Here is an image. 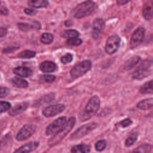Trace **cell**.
<instances>
[{"mask_svg":"<svg viewBox=\"0 0 153 153\" xmlns=\"http://www.w3.org/2000/svg\"><path fill=\"white\" fill-rule=\"evenodd\" d=\"M145 29L143 27H139L135 30L131 37L130 42L131 48H135L142 43L145 37Z\"/></svg>","mask_w":153,"mask_h":153,"instance_id":"obj_8","label":"cell"},{"mask_svg":"<svg viewBox=\"0 0 153 153\" xmlns=\"http://www.w3.org/2000/svg\"><path fill=\"white\" fill-rule=\"evenodd\" d=\"M152 151V146L148 143L142 144L134 149L130 153H150Z\"/></svg>","mask_w":153,"mask_h":153,"instance_id":"obj_24","label":"cell"},{"mask_svg":"<svg viewBox=\"0 0 153 153\" xmlns=\"http://www.w3.org/2000/svg\"><path fill=\"white\" fill-rule=\"evenodd\" d=\"M62 35L64 38L71 39L74 38H77L79 35V33L76 30L69 29L63 32Z\"/></svg>","mask_w":153,"mask_h":153,"instance_id":"obj_27","label":"cell"},{"mask_svg":"<svg viewBox=\"0 0 153 153\" xmlns=\"http://www.w3.org/2000/svg\"><path fill=\"white\" fill-rule=\"evenodd\" d=\"M65 108L66 107L63 104L60 103L50 105L43 110L42 114L45 117H52L62 112Z\"/></svg>","mask_w":153,"mask_h":153,"instance_id":"obj_11","label":"cell"},{"mask_svg":"<svg viewBox=\"0 0 153 153\" xmlns=\"http://www.w3.org/2000/svg\"><path fill=\"white\" fill-rule=\"evenodd\" d=\"M96 4L91 1H84L77 5L72 11V14L74 17L81 19L91 14L94 10Z\"/></svg>","mask_w":153,"mask_h":153,"instance_id":"obj_3","label":"cell"},{"mask_svg":"<svg viewBox=\"0 0 153 153\" xmlns=\"http://www.w3.org/2000/svg\"><path fill=\"white\" fill-rule=\"evenodd\" d=\"M152 84V80H150L149 81L145 82L143 85H142L140 87L139 89L140 93L142 94H152L153 92Z\"/></svg>","mask_w":153,"mask_h":153,"instance_id":"obj_26","label":"cell"},{"mask_svg":"<svg viewBox=\"0 0 153 153\" xmlns=\"http://www.w3.org/2000/svg\"><path fill=\"white\" fill-rule=\"evenodd\" d=\"M121 39L117 35H113L109 36L107 41L105 47L106 53L108 54H113L116 53L120 45Z\"/></svg>","mask_w":153,"mask_h":153,"instance_id":"obj_7","label":"cell"},{"mask_svg":"<svg viewBox=\"0 0 153 153\" xmlns=\"http://www.w3.org/2000/svg\"><path fill=\"white\" fill-rule=\"evenodd\" d=\"M35 55H36V53L34 51L26 50L20 53L17 55V57L20 59H31L35 57Z\"/></svg>","mask_w":153,"mask_h":153,"instance_id":"obj_28","label":"cell"},{"mask_svg":"<svg viewBox=\"0 0 153 153\" xmlns=\"http://www.w3.org/2000/svg\"><path fill=\"white\" fill-rule=\"evenodd\" d=\"M0 13L1 14H3V15H7L8 13V9L4 8V7H2L0 9Z\"/></svg>","mask_w":153,"mask_h":153,"instance_id":"obj_42","label":"cell"},{"mask_svg":"<svg viewBox=\"0 0 153 153\" xmlns=\"http://www.w3.org/2000/svg\"><path fill=\"white\" fill-rule=\"evenodd\" d=\"M24 12L27 15H29V16H33L36 14V11L34 10H32L30 8H25L24 10Z\"/></svg>","mask_w":153,"mask_h":153,"instance_id":"obj_39","label":"cell"},{"mask_svg":"<svg viewBox=\"0 0 153 153\" xmlns=\"http://www.w3.org/2000/svg\"><path fill=\"white\" fill-rule=\"evenodd\" d=\"M73 60V56L71 53H67L61 57V62L63 64L69 63Z\"/></svg>","mask_w":153,"mask_h":153,"instance_id":"obj_34","label":"cell"},{"mask_svg":"<svg viewBox=\"0 0 153 153\" xmlns=\"http://www.w3.org/2000/svg\"><path fill=\"white\" fill-rule=\"evenodd\" d=\"M10 93V90L7 87H0V98L5 97Z\"/></svg>","mask_w":153,"mask_h":153,"instance_id":"obj_38","label":"cell"},{"mask_svg":"<svg viewBox=\"0 0 153 153\" xmlns=\"http://www.w3.org/2000/svg\"><path fill=\"white\" fill-rule=\"evenodd\" d=\"M90 151V146L85 144L76 145L71 148V153H89Z\"/></svg>","mask_w":153,"mask_h":153,"instance_id":"obj_20","label":"cell"},{"mask_svg":"<svg viewBox=\"0 0 153 153\" xmlns=\"http://www.w3.org/2000/svg\"><path fill=\"white\" fill-rule=\"evenodd\" d=\"M29 103L27 102H23L16 105L9 111V114L11 116H16L23 112L28 107Z\"/></svg>","mask_w":153,"mask_h":153,"instance_id":"obj_15","label":"cell"},{"mask_svg":"<svg viewBox=\"0 0 153 153\" xmlns=\"http://www.w3.org/2000/svg\"><path fill=\"white\" fill-rule=\"evenodd\" d=\"M97 123H90L84 125H82L78 127L71 136V139L72 140L79 139L83 137L85 135L90 133L93 130L97 127Z\"/></svg>","mask_w":153,"mask_h":153,"instance_id":"obj_5","label":"cell"},{"mask_svg":"<svg viewBox=\"0 0 153 153\" xmlns=\"http://www.w3.org/2000/svg\"><path fill=\"white\" fill-rule=\"evenodd\" d=\"M152 98L146 99L139 102L137 104V108L141 110H148L152 108L153 105Z\"/></svg>","mask_w":153,"mask_h":153,"instance_id":"obj_19","label":"cell"},{"mask_svg":"<svg viewBox=\"0 0 153 153\" xmlns=\"http://www.w3.org/2000/svg\"><path fill=\"white\" fill-rule=\"evenodd\" d=\"M54 97H55V94L54 93H51L50 94L45 95L42 97H41L39 100H38V101H36L35 103L33 105V106L38 107V106H42L45 103H49L54 99Z\"/></svg>","mask_w":153,"mask_h":153,"instance_id":"obj_18","label":"cell"},{"mask_svg":"<svg viewBox=\"0 0 153 153\" xmlns=\"http://www.w3.org/2000/svg\"><path fill=\"white\" fill-rule=\"evenodd\" d=\"M7 33V29L5 27H0V37L5 36Z\"/></svg>","mask_w":153,"mask_h":153,"instance_id":"obj_40","label":"cell"},{"mask_svg":"<svg viewBox=\"0 0 153 153\" xmlns=\"http://www.w3.org/2000/svg\"><path fill=\"white\" fill-rule=\"evenodd\" d=\"M105 28V23L102 19H96L93 22L92 26V32L91 35L94 39H99L104 30Z\"/></svg>","mask_w":153,"mask_h":153,"instance_id":"obj_10","label":"cell"},{"mask_svg":"<svg viewBox=\"0 0 153 153\" xmlns=\"http://www.w3.org/2000/svg\"><path fill=\"white\" fill-rule=\"evenodd\" d=\"M13 72L17 76L23 78L29 77L33 74V71L31 69L24 66H19L13 69Z\"/></svg>","mask_w":153,"mask_h":153,"instance_id":"obj_16","label":"cell"},{"mask_svg":"<svg viewBox=\"0 0 153 153\" xmlns=\"http://www.w3.org/2000/svg\"><path fill=\"white\" fill-rule=\"evenodd\" d=\"M138 137V134L137 133H133L131 134L126 140L125 141V146L126 147L131 146L133 145L136 141Z\"/></svg>","mask_w":153,"mask_h":153,"instance_id":"obj_30","label":"cell"},{"mask_svg":"<svg viewBox=\"0 0 153 153\" xmlns=\"http://www.w3.org/2000/svg\"><path fill=\"white\" fill-rule=\"evenodd\" d=\"M90 60H86L75 65L71 70L70 74L73 78H78L84 75L91 68Z\"/></svg>","mask_w":153,"mask_h":153,"instance_id":"obj_4","label":"cell"},{"mask_svg":"<svg viewBox=\"0 0 153 153\" xmlns=\"http://www.w3.org/2000/svg\"><path fill=\"white\" fill-rule=\"evenodd\" d=\"M35 126L32 124H26L18 132L16 138L18 141L25 140L35 133Z\"/></svg>","mask_w":153,"mask_h":153,"instance_id":"obj_9","label":"cell"},{"mask_svg":"<svg viewBox=\"0 0 153 153\" xmlns=\"http://www.w3.org/2000/svg\"><path fill=\"white\" fill-rule=\"evenodd\" d=\"M39 69L43 72H52L56 69V65L53 62L45 61L39 65Z\"/></svg>","mask_w":153,"mask_h":153,"instance_id":"obj_17","label":"cell"},{"mask_svg":"<svg viewBox=\"0 0 153 153\" xmlns=\"http://www.w3.org/2000/svg\"><path fill=\"white\" fill-rule=\"evenodd\" d=\"M76 119L74 117H71L68 120L63 126V127L56 134L51 137L48 141V145L50 146H54L58 144L61 140H62L64 137L71 131V130L74 127Z\"/></svg>","mask_w":153,"mask_h":153,"instance_id":"obj_2","label":"cell"},{"mask_svg":"<svg viewBox=\"0 0 153 153\" xmlns=\"http://www.w3.org/2000/svg\"><path fill=\"white\" fill-rule=\"evenodd\" d=\"M11 81L12 84L14 87L17 88H26L29 85V83L27 82V81L17 76H15L13 78Z\"/></svg>","mask_w":153,"mask_h":153,"instance_id":"obj_22","label":"cell"},{"mask_svg":"<svg viewBox=\"0 0 153 153\" xmlns=\"http://www.w3.org/2000/svg\"><path fill=\"white\" fill-rule=\"evenodd\" d=\"M128 2H129L128 1H125V0H118V1H117V3L118 5H120L126 4H127Z\"/></svg>","mask_w":153,"mask_h":153,"instance_id":"obj_43","label":"cell"},{"mask_svg":"<svg viewBox=\"0 0 153 153\" xmlns=\"http://www.w3.org/2000/svg\"><path fill=\"white\" fill-rule=\"evenodd\" d=\"M0 3H1V1H0Z\"/></svg>","mask_w":153,"mask_h":153,"instance_id":"obj_44","label":"cell"},{"mask_svg":"<svg viewBox=\"0 0 153 153\" xmlns=\"http://www.w3.org/2000/svg\"><path fill=\"white\" fill-rule=\"evenodd\" d=\"M133 121L130 118H126L120 122V126L122 127H127L132 124Z\"/></svg>","mask_w":153,"mask_h":153,"instance_id":"obj_37","label":"cell"},{"mask_svg":"<svg viewBox=\"0 0 153 153\" xmlns=\"http://www.w3.org/2000/svg\"><path fill=\"white\" fill-rule=\"evenodd\" d=\"M10 139V137L8 135L5 136L3 137V139H2V140L0 141V151L5 146V145L9 142Z\"/></svg>","mask_w":153,"mask_h":153,"instance_id":"obj_36","label":"cell"},{"mask_svg":"<svg viewBox=\"0 0 153 153\" xmlns=\"http://www.w3.org/2000/svg\"><path fill=\"white\" fill-rule=\"evenodd\" d=\"M39 145V143L38 141L30 142L19 148L13 153H30L35 151L38 147Z\"/></svg>","mask_w":153,"mask_h":153,"instance_id":"obj_12","label":"cell"},{"mask_svg":"<svg viewBox=\"0 0 153 153\" xmlns=\"http://www.w3.org/2000/svg\"><path fill=\"white\" fill-rule=\"evenodd\" d=\"M106 146V141L105 140H100L95 144V149L97 151H102Z\"/></svg>","mask_w":153,"mask_h":153,"instance_id":"obj_31","label":"cell"},{"mask_svg":"<svg viewBox=\"0 0 153 153\" xmlns=\"http://www.w3.org/2000/svg\"><path fill=\"white\" fill-rule=\"evenodd\" d=\"M100 104V100L97 96H94L90 99L83 111L79 115L81 121L89 120L98 111Z\"/></svg>","mask_w":153,"mask_h":153,"instance_id":"obj_1","label":"cell"},{"mask_svg":"<svg viewBox=\"0 0 153 153\" xmlns=\"http://www.w3.org/2000/svg\"><path fill=\"white\" fill-rule=\"evenodd\" d=\"M41 78L46 82H52L56 79V76L52 75H44L41 76Z\"/></svg>","mask_w":153,"mask_h":153,"instance_id":"obj_35","label":"cell"},{"mask_svg":"<svg viewBox=\"0 0 153 153\" xmlns=\"http://www.w3.org/2000/svg\"><path fill=\"white\" fill-rule=\"evenodd\" d=\"M142 13L145 20H150L152 19L153 14V5L152 1H147L144 4L143 6Z\"/></svg>","mask_w":153,"mask_h":153,"instance_id":"obj_14","label":"cell"},{"mask_svg":"<svg viewBox=\"0 0 153 153\" xmlns=\"http://www.w3.org/2000/svg\"><path fill=\"white\" fill-rule=\"evenodd\" d=\"M17 48H16V47H11L10 48H7L4 49L3 51H4L5 53H10V52H11V51H13L16 50L17 49Z\"/></svg>","mask_w":153,"mask_h":153,"instance_id":"obj_41","label":"cell"},{"mask_svg":"<svg viewBox=\"0 0 153 153\" xmlns=\"http://www.w3.org/2000/svg\"><path fill=\"white\" fill-rule=\"evenodd\" d=\"M11 108V104L8 102L0 101V114L5 112Z\"/></svg>","mask_w":153,"mask_h":153,"instance_id":"obj_33","label":"cell"},{"mask_svg":"<svg viewBox=\"0 0 153 153\" xmlns=\"http://www.w3.org/2000/svg\"><path fill=\"white\" fill-rule=\"evenodd\" d=\"M17 26L20 30H22L24 32L29 31V30L33 29H39L41 27L40 24L38 23H36L34 25H30V24L25 23H18Z\"/></svg>","mask_w":153,"mask_h":153,"instance_id":"obj_23","label":"cell"},{"mask_svg":"<svg viewBox=\"0 0 153 153\" xmlns=\"http://www.w3.org/2000/svg\"><path fill=\"white\" fill-rule=\"evenodd\" d=\"M48 4L49 2L47 0H30L28 1V5L35 8H45Z\"/></svg>","mask_w":153,"mask_h":153,"instance_id":"obj_21","label":"cell"},{"mask_svg":"<svg viewBox=\"0 0 153 153\" xmlns=\"http://www.w3.org/2000/svg\"><path fill=\"white\" fill-rule=\"evenodd\" d=\"M140 60V57L137 56H134L128 59L125 65H124V69L126 70H130L133 68L139 62Z\"/></svg>","mask_w":153,"mask_h":153,"instance_id":"obj_25","label":"cell"},{"mask_svg":"<svg viewBox=\"0 0 153 153\" xmlns=\"http://www.w3.org/2000/svg\"><path fill=\"white\" fill-rule=\"evenodd\" d=\"M151 74V71L148 68L140 67L137 69L132 74V78L134 79L141 80Z\"/></svg>","mask_w":153,"mask_h":153,"instance_id":"obj_13","label":"cell"},{"mask_svg":"<svg viewBox=\"0 0 153 153\" xmlns=\"http://www.w3.org/2000/svg\"><path fill=\"white\" fill-rule=\"evenodd\" d=\"M54 36L50 33H44L41 37V42L44 44H51L53 41Z\"/></svg>","mask_w":153,"mask_h":153,"instance_id":"obj_29","label":"cell"},{"mask_svg":"<svg viewBox=\"0 0 153 153\" xmlns=\"http://www.w3.org/2000/svg\"><path fill=\"white\" fill-rule=\"evenodd\" d=\"M82 42V39L78 38H74L71 39H68L66 41L67 44L71 46H78L81 45Z\"/></svg>","mask_w":153,"mask_h":153,"instance_id":"obj_32","label":"cell"},{"mask_svg":"<svg viewBox=\"0 0 153 153\" xmlns=\"http://www.w3.org/2000/svg\"><path fill=\"white\" fill-rule=\"evenodd\" d=\"M66 121H67V118L65 116L60 117L56 119L46 128V130H45L46 134L52 135V134H56L63 127Z\"/></svg>","mask_w":153,"mask_h":153,"instance_id":"obj_6","label":"cell"}]
</instances>
